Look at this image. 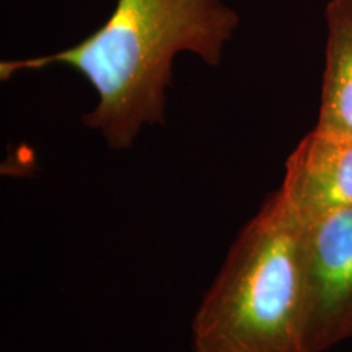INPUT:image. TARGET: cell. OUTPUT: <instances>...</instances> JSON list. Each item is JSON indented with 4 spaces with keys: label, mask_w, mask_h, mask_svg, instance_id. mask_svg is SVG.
<instances>
[{
    "label": "cell",
    "mask_w": 352,
    "mask_h": 352,
    "mask_svg": "<svg viewBox=\"0 0 352 352\" xmlns=\"http://www.w3.org/2000/svg\"><path fill=\"white\" fill-rule=\"evenodd\" d=\"M327 23V65L315 127L352 134V0H331Z\"/></svg>",
    "instance_id": "5"
},
{
    "label": "cell",
    "mask_w": 352,
    "mask_h": 352,
    "mask_svg": "<svg viewBox=\"0 0 352 352\" xmlns=\"http://www.w3.org/2000/svg\"><path fill=\"white\" fill-rule=\"evenodd\" d=\"M277 195L302 227L352 208V134L308 132L287 158Z\"/></svg>",
    "instance_id": "4"
},
{
    "label": "cell",
    "mask_w": 352,
    "mask_h": 352,
    "mask_svg": "<svg viewBox=\"0 0 352 352\" xmlns=\"http://www.w3.org/2000/svg\"><path fill=\"white\" fill-rule=\"evenodd\" d=\"M303 338L324 352L352 338V208L303 228Z\"/></svg>",
    "instance_id": "3"
},
{
    "label": "cell",
    "mask_w": 352,
    "mask_h": 352,
    "mask_svg": "<svg viewBox=\"0 0 352 352\" xmlns=\"http://www.w3.org/2000/svg\"><path fill=\"white\" fill-rule=\"evenodd\" d=\"M303 228L277 191L241 228L191 324L192 352H308Z\"/></svg>",
    "instance_id": "2"
},
{
    "label": "cell",
    "mask_w": 352,
    "mask_h": 352,
    "mask_svg": "<svg viewBox=\"0 0 352 352\" xmlns=\"http://www.w3.org/2000/svg\"><path fill=\"white\" fill-rule=\"evenodd\" d=\"M239 15L223 0H118L107 23L76 46L3 60L2 80L21 70L67 65L94 87L98 103L83 118L114 151L129 148L144 126L164 124L166 88L179 52L219 65Z\"/></svg>",
    "instance_id": "1"
}]
</instances>
